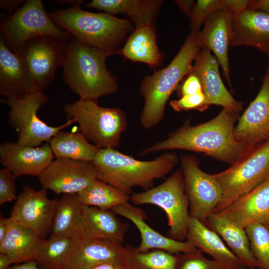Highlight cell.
I'll return each mask as SVG.
<instances>
[{
    "label": "cell",
    "instance_id": "obj_1",
    "mask_svg": "<svg viewBox=\"0 0 269 269\" xmlns=\"http://www.w3.org/2000/svg\"><path fill=\"white\" fill-rule=\"evenodd\" d=\"M239 112L223 108L216 117L206 123L192 126L188 122L169 133L165 140L141 150L139 155L182 149L203 152L233 165L242 158L251 148L235 137L234 126Z\"/></svg>",
    "mask_w": 269,
    "mask_h": 269
},
{
    "label": "cell",
    "instance_id": "obj_2",
    "mask_svg": "<svg viewBox=\"0 0 269 269\" xmlns=\"http://www.w3.org/2000/svg\"><path fill=\"white\" fill-rule=\"evenodd\" d=\"M175 153L166 152L153 160H137L114 148H100L92 162L97 179L130 195L133 187L146 190L155 179L164 177L176 165Z\"/></svg>",
    "mask_w": 269,
    "mask_h": 269
},
{
    "label": "cell",
    "instance_id": "obj_3",
    "mask_svg": "<svg viewBox=\"0 0 269 269\" xmlns=\"http://www.w3.org/2000/svg\"><path fill=\"white\" fill-rule=\"evenodd\" d=\"M200 32H191L189 34L179 52L166 67L142 80L140 92L144 103L139 122L144 129L152 128L163 120L169 97L183 78L191 72L195 58L201 49Z\"/></svg>",
    "mask_w": 269,
    "mask_h": 269
},
{
    "label": "cell",
    "instance_id": "obj_4",
    "mask_svg": "<svg viewBox=\"0 0 269 269\" xmlns=\"http://www.w3.org/2000/svg\"><path fill=\"white\" fill-rule=\"evenodd\" d=\"M111 55L74 38L68 44L62 65L63 79L80 100L97 101L100 97L118 91L117 82L106 64Z\"/></svg>",
    "mask_w": 269,
    "mask_h": 269
},
{
    "label": "cell",
    "instance_id": "obj_5",
    "mask_svg": "<svg viewBox=\"0 0 269 269\" xmlns=\"http://www.w3.org/2000/svg\"><path fill=\"white\" fill-rule=\"evenodd\" d=\"M59 28L91 46L115 54L131 30L129 20L104 13L89 12L80 6L57 9L49 13Z\"/></svg>",
    "mask_w": 269,
    "mask_h": 269
},
{
    "label": "cell",
    "instance_id": "obj_6",
    "mask_svg": "<svg viewBox=\"0 0 269 269\" xmlns=\"http://www.w3.org/2000/svg\"><path fill=\"white\" fill-rule=\"evenodd\" d=\"M64 112L67 120L79 126L80 133L100 148L116 149L122 134L128 127L125 113L118 108H105L97 101L79 99L66 104Z\"/></svg>",
    "mask_w": 269,
    "mask_h": 269
},
{
    "label": "cell",
    "instance_id": "obj_7",
    "mask_svg": "<svg viewBox=\"0 0 269 269\" xmlns=\"http://www.w3.org/2000/svg\"><path fill=\"white\" fill-rule=\"evenodd\" d=\"M130 200L135 205L153 204L162 209L168 220V237L179 241L186 239L190 216L181 170H177L157 186L133 193Z\"/></svg>",
    "mask_w": 269,
    "mask_h": 269
},
{
    "label": "cell",
    "instance_id": "obj_8",
    "mask_svg": "<svg viewBox=\"0 0 269 269\" xmlns=\"http://www.w3.org/2000/svg\"><path fill=\"white\" fill-rule=\"evenodd\" d=\"M0 37L18 54L26 41L39 35H50L69 43L73 37L52 21L41 0H27L0 22Z\"/></svg>",
    "mask_w": 269,
    "mask_h": 269
},
{
    "label": "cell",
    "instance_id": "obj_9",
    "mask_svg": "<svg viewBox=\"0 0 269 269\" xmlns=\"http://www.w3.org/2000/svg\"><path fill=\"white\" fill-rule=\"evenodd\" d=\"M222 192L214 213L226 208L269 177V140L227 169L213 174Z\"/></svg>",
    "mask_w": 269,
    "mask_h": 269
},
{
    "label": "cell",
    "instance_id": "obj_10",
    "mask_svg": "<svg viewBox=\"0 0 269 269\" xmlns=\"http://www.w3.org/2000/svg\"><path fill=\"white\" fill-rule=\"evenodd\" d=\"M48 101L43 92H37L20 99L2 98L0 102L8 106V123L17 134V143L23 146L38 147L49 142L58 132L74 123L67 120L62 125H47L37 116L39 108Z\"/></svg>",
    "mask_w": 269,
    "mask_h": 269
},
{
    "label": "cell",
    "instance_id": "obj_11",
    "mask_svg": "<svg viewBox=\"0 0 269 269\" xmlns=\"http://www.w3.org/2000/svg\"><path fill=\"white\" fill-rule=\"evenodd\" d=\"M68 43L52 35H42L29 39L23 44L18 54L37 92H43L53 80L57 69L65 60Z\"/></svg>",
    "mask_w": 269,
    "mask_h": 269
},
{
    "label": "cell",
    "instance_id": "obj_12",
    "mask_svg": "<svg viewBox=\"0 0 269 269\" xmlns=\"http://www.w3.org/2000/svg\"><path fill=\"white\" fill-rule=\"evenodd\" d=\"M181 165L190 217L203 224L214 212L222 199L220 187L213 174L202 171L195 156L185 155Z\"/></svg>",
    "mask_w": 269,
    "mask_h": 269
},
{
    "label": "cell",
    "instance_id": "obj_13",
    "mask_svg": "<svg viewBox=\"0 0 269 269\" xmlns=\"http://www.w3.org/2000/svg\"><path fill=\"white\" fill-rule=\"evenodd\" d=\"M58 199H50L44 188L25 185L17 196L10 217L45 239L52 230Z\"/></svg>",
    "mask_w": 269,
    "mask_h": 269
},
{
    "label": "cell",
    "instance_id": "obj_14",
    "mask_svg": "<svg viewBox=\"0 0 269 269\" xmlns=\"http://www.w3.org/2000/svg\"><path fill=\"white\" fill-rule=\"evenodd\" d=\"M97 179L92 162L56 158L38 176L42 188L56 194H77Z\"/></svg>",
    "mask_w": 269,
    "mask_h": 269
},
{
    "label": "cell",
    "instance_id": "obj_15",
    "mask_svg": "<svg viewBox=\"0 0 269 269\" xmlns=\"http://www.w3.org/2000/svg\"><path fill=\"white\" fill-rule=\"evenodd\" d=\"M128 256L127 248L120 242L82 234L72 238L67 269H90L107 263L127 268Z\"/></svg>",
    "mask_w": 269,
    "mask_h": 269
},
{
    "label": "cell",
    "instance_id": "obj_16",
    "mask_svg": "<svg viewBox=\"0 0 269 269\" xmlns=\"http://www.w3.org/2000/svg\"><path fill=\"white\" fill-rule=\"evenodd\" d=\"M234 135L237 140L250 148L269 140V67L257 96L240 117Z\"/></svg>",
    "mask_w": 269,
    "mask_h": 269
},
{
    "label": "cell",
    "instance_id": "obj_17",
    "mask_svg": "<svg viewBox=\"0 0 269 269\" xmlns=\"http://www.w3.org/2000/svg\"><path fill=\"white\" fill-rule=\"evenodd\" d=\"M54 155L46 142L38 147L23 146L14 142L0 145V163L17 178L39 176L53 161Z\"/></svg>",
    "mask_w": 269,
    "mask_h": 269
},
{
    "label": "cell",
    "instance_id": "obj_18",
    "mask_svg": "<svg viewBox=\"0 0 269 269\" xmlns=\"http://www.w3.org/2000/svg\"><path fill=\"white\" fill-rule=\"evenodd\" d=\"M220 64L207 48H202L197 53L191 73L199 78L205 96V105H217L223 108L240 111L242 104L236 101L224 84L219 73Z\"/></svg>",
    "mask_w": 269,
    "mask_h": 269
},
{
    "label": "cell",
    "instance_id": "obj_19",
    "mask_svg": "<svg viewBox=\"0 0 269 269\" xmlns=\"http://www.w3.org/2000/svg\"><path fill=\"white\" fill-rule=\"evenodd\" d=\"M234 16L233 12L227 8L215 11L205 20L199 37L200 48H207L213 52L230 86L228 48L232 38Z\"/></svg>",
    "mask_w": 269,
    "mask_h": 269
},
{
    "label": "cell",
    "instance_id": "obj_20",
    "mask_svg": "<svg viewBox=\"0 0 269 269\" xmlns=\"http://www.w3.org/2000/svg\"><path fill=\"white\" fill-rule=\"evenodd\" d=\"M217 213L244 228L252 223H259L269 229V177Z\"/></svg>",
    "mask_w": 269,
    "mask_h": 269
},
{
    "label": "cell",
    "instance_id": "obj_21",
    "mask_svg": "<svg viewBox=\"0 0 269 269\" xmlns=\"http://www.w3.org/2000/svg\"><path fill=\"white\" fill-rule=\"evenodd\" d=\"M37 92L33 80L20 56L0 38V95L20 99Z\"/></svg>",
    "mask_w": 269,
    "mask_h": 269
},
{
    "label": "cell",
    "instance_id": "obj_22",
    "mask_svg": "<svg viewBox=\"0 0 269 269\" xmlns=\"http://www.w3.org/2000/svg\"><path fill=\"white\" fill-rule=\"evenodd\" d=\"M117 214L130 220L138 230L141 242L137 249L140 251L159 249L171 253H186L198 249L188 241H179L165 237L152 229L145 222L146 215L143 210L129 202L114 207Z\"/></svg>",
    "mask_w": 269,
    "mask_h": 269
},
{
    "label": "cell",
    "instance_id": "obj_23",
    "mask_svg": "<svg viewBox=\"0 0 269 269\" xmlns=\"http://www.w3.org/2000/svg\"><path fill=\"white\" fill-rule=\"evenodd\" d=\"M230 45L254 47L269 56V15L247 9L234 16Z\"/></svg>",
    "mask_w": 269,
    "mask_h": 269
},
{
    "label": "cell",
    "instance_id": "obj_24",
    "mask_svg": "<svg viewBox=\"0 0 269 269\" xmlns=\"http://www.w3.org/2000/svg\"><path fill=\"white\" fill-rule=\"evenodd\" d=\"M186 239L198 250L222 264L226 269H246L219 235L197 218L190 217Z\"/></svg>",
    "mask_w": 269,
    "mask_h": 269
},
{
    "label": "cell",
    "instance_id": "obj_25",
    "mask_svg": "<svg viewBox=\"0 0 269 269\" xmlns=\"http://www.w3.org/2000/svg\"><path fill=\"white\" fill-rule=\"evenodd\" d=\"M205 225L219 235L246 269H259V264L252 253L245 228L218 213L211 214Z\"/></svg>",
    "mask_w": 269,
    "mask_h": 269
},
{
    "label": "cell",
    "instance_id": "obj_26",
    "mask_svg": "<svg viewBox=\"0 0 269 269\" xmlns=\"http://www.w3.org/2000/svg\"><path fill=\"white\" fill-rule=\"evenodd\" d=\"M163 1L160 0H93L86 6L104 11L114 15H127L135 28L153 25Z\"/></svg>",
    "mask_w": 269,
    "mask_h": 269
},
{
    "label": "cell",
    "instance_id": "obj_27",
    "mask_svg": "<svg viewBox=\"0 0 269 269\" xmlns=\"http://www.w3.org/2000/svg\"><path fill=\"white\" fill-rule=\"evenodd\" d=\"M116 54H121L134 62L144 63L151 67L159 66L163 59V55L157 44L153 25L135 28L124 46Z\"/></svg>",
    "mask_w": 269,
    "mask_h": 269
},
{
    "label": "cell",
    "instance_id": "obj_28",
    "mask_svg": "<svg viewBox=\"0 0 269 269\" xmlns=\"http://www.w3.org/2000/svg\"><path fill=\"white\" fill-rule=\"evenodd\" d=\"M43 240L12 219L7 234L0 242V252L10 255L13 259L14 264L36 260Z\"/></svg>",
    "mask_w": 269,
    "mask_h": 269
},
{
    "label": "cell",
    "instance_id": "obj_29",
    "mask_svg": "<svg viewBox=\"0 0 269 269\" xmlns=\"http://www.w3.org/2000/svg\"><path fill=\"white\" fill-rule=\"evenodd\" d=\"M115 214L110 209L83 205L82 234L122 243L129 225Z\"/></svg>",
    "mask_w": 269,
    "mask_h": 269
},
{
    "label": "cell",
    "instance_id": "obj_30",
    "mask_svg": "<svg viewBox=\"0 0 269 269\" xmlns=\"http://www.w3.org/2000/svg\"><path fill=\"white\" fill-rule=\"evenodd\" d=\"M83 211L77 194H63L58 199L51 235L72 238L82 234Z\"/></svg>",
    "mask_w": 269,
    "mask_h": 269
},
{
    "label": "cell",
    "instance_id": "obj_31",
    "mask_svg": "<svg viewBox=\"0 0 269 269\" xmlns=\"http://www.w3.org/2000/svg\"><path fill=\"white\" fill-rule=\"evenodd\" d=\"M48 143L56 158L92 162L100 149L89 142L80 132L60 131Z\"/></svg>",
    "mask_w": 269,
    "mask_h": 269
},
{
    "label": "cell",
    "instance_id": "obj_32",
    "mask_svg": "<svg viewBox=\"0 0 269 269\" xmlns=\"http://www.w3.org/2000/svg\"><path fill=\"white\" fill-rule=\"evenodd\" d=\"M77 195L84 206L110 210L128 202L131 198L126 192L98 179L77 193Z\"/></svg>",
    "mask_w": 269,
    "mask_h": 269
},
{
    "label": "cell",
    "instance_id": "obj_33",
    "mask_svg": "<svg viewBox=\"0 0 269 269\" xmlns=\"http://www.w3.org/2000/svg\"><path fill=\"white\" fill-rule=\"evenodd\" d=\"M72 238L51 235L44 239L39 248L36 262L39 269H67Z\"/></svg>",
    "mask_w": 269,
    "mask_h": 269
},
{
    "label": "cell",
    "instance_id": "obj_34",
    "mask_svg": "<svg viewBox=\"0 0 269 269\" xmlns=\"http://www.w3.org/2000/svg\"><path fill=\"white\" fill-rule=\"evenodd\" d=\"M128 269H176L177 256L159 249L140 251L129 245Z\"/></svg>",
    "mask_w": 269,
    "mask_h": 269
},
{
    "label": "cell",
    "instance_id": "obj_35",
    "mask_svg": "<svg viewBox=\"0 0 269 269\" xmlns=\"http://www.w3.org/2000/svg\"><path fill=\"white\" fill-rule=\"evenodd\" d=\"M245 229L259 269H269V229L259 223L249 224Z\"/></svg>",
    "mask_w": 269,
    "mask_h": 269
},
{
    "label": "cell",
    "instance_id": "obj_36",
    "mask_svg": "<svg viewBox=\"0 0 269 269\" xmlns=\"http://www.w3.org/2000/svg\"><path fill=\"white\" fill-rule=\"evenodd\" d=\"M176 269H226L220 263L207 259L203 253L196 251L178 253Z\"/></svg>",
    "mask_w": 269,
    "mask_h": 269
},
{
    "label": "cell",
    "instance_id": "obj_37",
    "mask_svg": "<svg viewBox=\"0 0 269 269\" xmlns=\"http://www.w3.org/2000/svg\"><path fill=\"white\" fill-rule=\"evenodd\" d=\"M221 8H225L223 0H197L189 17L191 32L200 31L206 18L212 13Z\"/></svg>",
    "mask_w": 269,
    "mask_h": 269
},
{
    "label": "cell",
    "instance_id": "obj_38",
    "mask_svg": "<svg viewBox=\"0 0 269 269\" xmlns=\"http://www.w3.org/2000/svg\"><path fill=\"white\" fill-rule=\"evenodd\" d=\"M17 177L5 168L0 169V205L16 199L15 180Z\"/></svg>",
    "mask_w": 269,
    "mask_h": 269
},
{
    "label": "cell",
    "instance_id": "obj_39",
    "mask_svg": "<svg viewBox=\"0 0 269 269\" xmlns=\"http://www.w3.org/2000/svg\"><path fill=\"white\" fill-rule=\"evenodd\" d=\"M206 98L203 92L192 95L181 97L178 100H172L170 105L177 112L198 110L203 111L206 109L205 103Z\"/></svg>",
    "mask_w": 269,
    "mask_h": 269
},
{
    "label": "cell",
    "instance_id": "obj_40",
    "mask_svg": "<svg viewBox=\"0 0 269 269\" xmlns=\"http://www.w3.org/2000/svg\"><path fill=\"white\" fill-rule=\"evenodd\" d=\"M202 92L203 90L198 77L191 72L187 75L179 89L181 97L194 95Z\"/></svg>",
    "mask_w": 269,
    "mask_h": 269
},
{
    "label": "cell",
    "instance_id": "obj_41",
    "mask_svg": "<svg viewBox=\"0 0 269 269\" xmlns=\"http://www.w3.org/2000/svg\"><path fill=\"white\" fill-rule=\"evenodd\" d=\"M251 1L250 0H223L224 8L231 10L234 16L247 9Z\"/></svg>",
    "mask_w": 269,
    "mask_h": 269
},
{
    "label": "cell",
    "instance_id": "obj_42",
    "mask_svg": "<svg viewBox=\"0 0 269 269\" xmlns=\"http://www.w3.org/2000/svg\"><path fill=\"white\" fill-rule=\"evenodd\" d=\"M25 1L24 0H0V6L11 14L18 10Z\"/></svg>",
    "mask_w": 269,
    "mask_h": 269
},
{
    "label": "cell",
    "instance_id": "obj_43",
    "mask_svg": "<svg viewBox=\"0 0 269 269\" xmlns=\"http://www.w3.org/2000/svg\"><path fill=\"white\" fill-rule=\"evenodd\" d=\"M180 10L187 16L190 17L192 9L196 3L193 0H174Z\"/></svg>",
    "mask_w": 269,
    "mask_h": 269
},
{
    "label": "cell",
    "instance_id": "obj_44",
    "mask_svg": "<svg viewBox=\"0 0 269 269\" xmlns=\"http://www.w3.org/2000/svg\"><path fill=\"white\" fill-rule=\"evenodd\" d=\"M248 9L260 11L269 15V0H251Z\"/></svg>",
    "mask_w": 269,
    "mask_h": 269
},
{
    "label": "cell",
    "instance_id": "obj_45",
    "mask_svg": "<svg viewBox=\"0 0 269 269\" xmlns=\"http://www.w3.org/2000/svg\"><path fill=\"white\" fill-rule=\"evenodd\" d=\"M12 219L5 218L3 214L0 213V242H1L7 234Z\"/></svg>",
    "mask_w": 269,
    "mask_h": 269
},
{
    "label": "cell",
    "instance_id": "obj_46",
    "mask_svg": "<svg viewBox=\"0 0 269 269\" xmlns=\"http://www.w3.org/2000/svg\"><path fill=\"white\" fill-rule=\"evenodd\" d=\"M12 264H14V261L10 255L0 252V269H8Z\"/></svg>",
    "mask_w": 269,
    "mask_h": 269
},
{
    "label": "cell",
    "instance_id": "obj_47",
    "mask_svg": "<svg viewBox=\"0 0 269 269\" xmlns=\"http://www.w3.org/2000/svg\"><path fill=\"white\" fill-rule=\"evenodd\" d=\"M8 269H39L38 267L36 260H32L23 262L18 264H15Z\"/></svg>",
    "mask_w": 269,
    "mask_h": 269
},
{
    "label": "cell",
    "instance_id": "obj_48",
    "mask_svg": "<svg viewBox=\"0 0 269 269\" xmlns=\"http://www.w3.org/2000/svg\"><path fill=\"white\" fill-rule=\"evenodd\" d=\"M121 267H125L127 269L125 265L122 264L117 263H107L99 265L90 269H116Z\"/></svg>",
    "mask_w": 269,
    "mask_h": 269
},
{
    "label": "cell",
    "instance_id": "obj_49",
    "mask_svg": "<svg viewBox=\"0 0 269 269\" xmlns=\"http://www.w3.org/2000/svg\"><path fill=\"white\" fill-rule=\"evenodd\" d=\"M54 1L61 4H70L71 5V7H73L80 6L84 1L82 0H54Z\"/></svg>",
    "mask_w": 269,
    "mask_h": 269
},
{
    "label": "cell",
    "instance_id": "obj_50",
    "mask_svg": "<svg viewBox=\"0 0 269 269\" xmlns=\"http://www.w3.org/2000/svg\"><path fill=\"white\" fill-rule=\"evenodd\" d=\"M116 269H127L126 267H119Z\"/></svg>",
    "mask_w": 269,
    "mask_h": 269
}]
</instances>
